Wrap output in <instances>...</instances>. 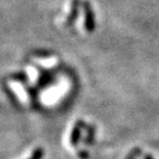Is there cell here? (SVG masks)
I'll use <instances>...</instances> for the list:
<instances>
[{
	"instance_id": "obj_1",
	"label": "cell",
	"mask_w": 159,
	"mask_h": 159,
	"mask_svg": "<svg viewBox=\"0 0 159 159\" xmlns=\"http://www.w3.org/2000/svg\"><path fill=\"white\" fill-rule=\"evenodd\" d=\"M43 154H44V152H43L42 148H37L32 152V154L29 157V159H41Z\"/></svg>"
}]
</instances>
